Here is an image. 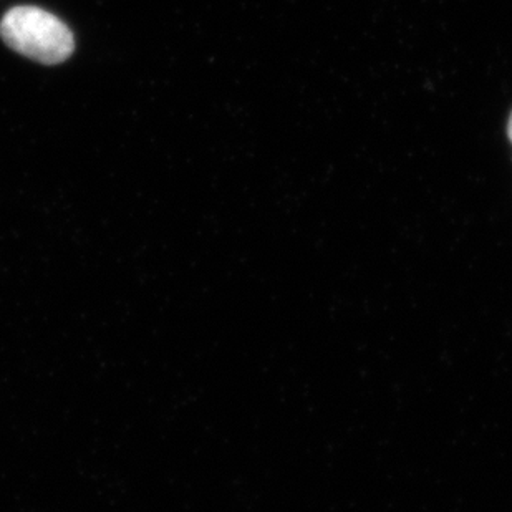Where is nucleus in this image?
Listing matches in <instances>:
<instances>
[{"label": "nucleus", "instance_id": "f257e3e1", "mask_svg": "<svg viewBox=\"0 0 512 512\" xmlns=\"http://www.w3.org/2000/svg\"><path fill=\"white\" fill-rule=\"evenodd\" d=\"M0 37L10 49L44 65L67 60L75 49L72 30L47 10L20 5L0 20Z\"/></svg>", "mask_w": 512, "mask_h": 512}, {"label": "nucleus", "instance_id": "f03ea898", "mask_svg": "<svg viewBox=\"0 0 512 512\" xmlns=\"http://www.w3.org/2000/svg\"><path fill=\"white\" fill-rule=\"evenodd\" d=\"M508 135H509V140H511V143H512V113H511V118H509V123H508Z\"/></svg>", "mask_w": 512, "mask_h": 512}]
</instances>
